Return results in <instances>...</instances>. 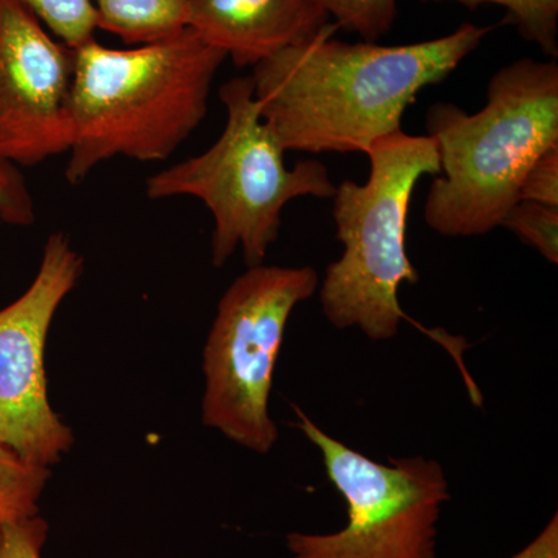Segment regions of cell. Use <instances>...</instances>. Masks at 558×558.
I'll use <instances>...</instances> for the list:
<instances>
[{
	"mask_svg": "<svg viewBox=\"0 0 558 558\" xmlns=\"http://www.w3.org/2000/svg\"><path fill=\"white\" fill-rule=\"evenodd\" d=\"M319 288L312 267H248L218 304L204 348L202 422L266 454L279 438L269 400L290 315Z\"/></svg>",
	"mask_w": 558,
	"mask_h": 558,
	"instance_id": "6",
	"label": "cell"
},
{
	"mask_svg": "<svg viewBox=\"0 0 558 558\" xmlns=\"http://www.w3.org/2000/svg\"><path fill=\"white\" fill-rule=\"evenodd\" d=\"M337 27L357 33L365 43L384 38L398 16V0H315Z\"/></svg>",
	"mask_w": 558,
	"mask_h": 558,
	"instance_id": "15",
	"label": "cell"
},
{
	"mask_svg": "<svg viewBox=\"0 0 558 558\" xmlns=\"http://www.w3.org/2000/svg\"><path fill=\"white\" fill-rule=\"evenodd\" d=\"M366 156L368 180H347L332 196L343 253L326 269L319 301L336 328H357L384 341L395 339L407 319L400 286L418 281L407 253L411 197L418 180L439 174L440 163L435 140L403 131L374 142Z\"/></svg>",
	"mask_w": 558,
	"mask_h": 558,
	"instance_id": "4",
	"label": "cell"
},
{
	"mask_svg": "<svg viewBox=\"0 0 558 558\" xmlns=\"http://www.w3.org/2000/svg\"><path fill=\"white\" fill-rule=\"evenodd\" d=\"M501 227L537 250L548 263H558V208L520 201L509 209Z\"/></svg>",
	"mask_w": 558,
	"mask_h": 558,
	"instance_id": "16",
	"label": "cell"
},
{
	"mask_svg": "<svg viewBox=\"0 0 558 558\" xmlns=\"http://www.w3.org/2000/svg\"><path fill=\"white\" fill-rule=\"evenodd\" d=\"M512 558H558V515L553 517L548 526L532 539L526 548Z\"/></svg>",
	"mask_w": 558,
	"mask_h": 558,
	"instance_id": "20",
	"label": "cell"
},
{
	"mask_svg": "<svg viewBox=\"0 0 558 558\" xmlns=\"http://www.w3.org/2000/svg\"><path fill=\"white\" fill-rule=\"evenodd\" d=\"M458 2L469 9L492 3L508 10L509 20L520 35L534 43L550 60L558 57V0H428Z\"/></svg>",
	"mask_w": 558,
	"mask_h": 558,
	"instance_id": "13",
	"label": "cell"
},
{
	"mask_svg": "<svg viewBox=\"0 0 558 558\" xmlns=\"http://www.w3.org/2000/svg\"><path fill=\"white\" fill-rule=\"evenodd\" d=\"M293 409L296 427L317 447L330 483L347 501L348 523L332 534L290 532V556L438 558V521L451 498L442 465L422 457L373 461Z\"/></svg>",
	"mask_w": 558,
	"mask_h": 558,
	"instance_id": "7",
	"label": "cell"
},
{
	"mask_svg": "<svg viewBox=\"0 0 558 558\" xmlns=\"http://www.w3.org/2000/svg\"><path fill=\"white\" fill-rule=\"evenodd\" d=\"M0 218L9 223L33 222V204L24 179L11 163L0 161Z\"/></svg>",
	"mask_w": 558,
	"mask_h": 558,
	"instance_id": "19",
	"label": "cell"
},
{
	"mask_svg": "<svg viewBox=\"0 0 558 558\" xmlns=\"http://www.w3.org/2000/svg\"><path fill=\"white\" fill-rule=\"evenodd\" d=\"M219 97L227 120L218 142L149 178L146 193L154 201L191 196L207 205L215 220L213 266L229 263L238 248L248 267L259 266L278 240L286 205L306 196L329 199L336 185L317 160L286 167V150L260 117L250 76L223 84Z\"/></svg>",
	"mask_w": 558,
	"mask_h": 558,
	"instance_id": "5",
	"label": "cell"
},
{
	"mask_svg": "<svg viewBox=\"0 0 558 558\" xmlns=\"http://www.w3.org/2000/svg\"><path fill=\"white\" fill-rule=\"evenodd\" d=\"M73 50L21 0H0V161L35 167L69 153Z\"/></svg>",
	"mask_w": 558,
	"mask_h": 558,
	"instance_id": "9",
	"label": "cell"
},
{
	"mask_svg": "<svg viewBox=\"0 0 558 558\" xmlns=\"http://www.w3.org/2000/svg\"><path fill=\"white\" fill-rule=\"evenodd\" d=\"M427 132L438 146L442 178L428 191L425 222L440 236L490 233L519 204L532 163L558 145L557 61L523 58L499 69L480 112L433 105Z\"/></svg>",
	"mask_w": 558,
	"mask_h": 558,
	"instance_id": "3",
	"label": "cell"
},
{
	"mask_svg": "<svg viewBox=\"0 0 558 558\" xmlns=\"http://www.w3.org/2000/svg\"><path fill=\"white\" fill-rule=\"evenodd\" d=\"M226 60L191 28L134 49L95 39L73 50L69 182L78 185L113 157L170 159L207 116Z\"/></svg>",
	"mask_w": 558,
	"mask_h": 558,
	"instance_id": "2",
	"label": "cell"
},
{
	"mask_svg": "<svg viewBox=\"0 0 558 558\" xmlns=\"http://www.w3.org/2000/svg\"><path fill=\"white\" fill-rule=\"evenodd\" d=\"M336 24L253 68L260 117L284 150L368 153L402 131L418 92L442 83L492 27L458 31L407 46L333 39Z\"/></svg>",
	"mask_w": 558,
	"mask_h": 558,
	"instance_id": "1",
	"label": "cell"
},
{
	"mask_svg": "<svg viewBox=\"0 0 558 558\" xmlns=\"http://www.w3.org/2000/svg\"><path fill=\"white\" fill-rule=\"evenodd\" d=\"M98 28L124 44L157 43L189 28V0H94Z\"/></svg>",
	"mask_w": 558,
	"mask_h": 558,
	"instance_id": "11",
	"label": "cell"
},
{
	"mask_svg": "<svg viewBox=\"0 0 558 558\" xmlns=\"http://www.w3.org/2000/svg\"><path fill=\"white\" fill-rule=\"evenodd\" d=\"M520 201L558 208V145L546 149L529 168L521 183Z\"/></svg>",
	"mask_w": 558,
	"mask_h": 558,
	"instance_id": "18",
	"label": "cell"
},
{
	"mask_svg": "<svg viewBox=\"0 0 558 558\" xmlns=\"http://www.w3.org/2000/svg\"><path fill=\"white\" fill-rule=\"evenodd\" d=\"M83 267L69 238L50 234L31 288L0 311V444L46 468L60 462L73 446L72 429L49 402L47 336Z\"/></svg>",
	"mask_w": 558,
	"mask_h": 558,
	"instance_id": "8",
	"label": "cell"
},
{
	"mask_svg": "<svg viewBox=\"0 0 558 558\" xmlns=\"http://www.w3.org/2000/svg\"><path fill=\"white\" fill-rule=\"evenodd\" d=\"M50 475V468L25 461L0 444V529L39 515V498Z\"/></svg>",
	"mask_w": 558,
	"mask_h": 558,
	"instance_id": "12",
	"label": "cell"
},
{
	"mask_svg": "<svg viewBox=\"0 0 558 558\" xmlns=\"http://www.w3.org/2000/svg\"><path fill=\"white\" fill-rule=\"evenodd\" d=\"M49 524L43 517L16 521L0 529V558H43Z\"/></svg>",
	"mask_w": 558,
	"mask_h": 558,
	"instance_id": "17",
	"label": "cell"
},
{
	"mask_svg": "<svg viewBox=\"0 0 558 558\" xmlns=\"http://www.w3.org/2000/svg\"><path fill=\"white\" fill-rule=\"evenodd\" d=\"M40 24L70 50L95 40L98 16L94 0H21Z\"/></svg>",
	"mask_w": 558,
	"mask_h": 558,
	"instance_id": "14",
	"label": "cell"
},
{
	"mask_svg": "<svg viewBox=\"0 0 558 558\" xmlns=\"http://www.w3.org/2000/svg\"><path fill=\"white\" fill-rule=\"evenodd\" d=\"M328 24L315 0H189V28L238 68H255Z\"/></svg>",
	"mask_w": 558,
	"mask_h": 558,
	"instance_id": "10",
	"label": "cell"
}]
</instances>
